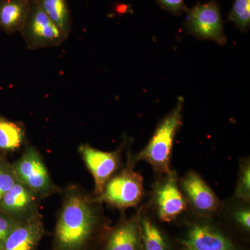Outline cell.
Returning <instances> with one entry per match:
<instances>
[{"label":"cell","mask_w":250,"mask_h":250,"mask_svg":"<svg viewBox=\"0 0 250 250\" xmlns=\"http://www.w3.org/2000/svg\"><path fill=\"white\" fill-rule=\"evenodd\" d=\"M157 1L163 9L172 13L174 16H180L188 10L184 0H157Z\"/></svg>","instance_id":"obj_22"},{"label":"cell","mask_w":250,"mask_h":250,"mask_svg":"<svg viewBox=\"0 0 250 250\" xmlns=\"http://www.w3.org/2000/svg\"><path fill=\"white\" fill-rule=\"evenodd\" d=\"M126 156L125 165L105 184L101 193L95 197L100 203L121 211L138 207L144 195L143 178L134 170L136 162L129 149Z\"/></svg>","instance_id":"obj_3"},{"label":"cell","mask_w":250,"mask_h":250,"mask_svg":"<svg viewBox=\"0 0 250 250\" xmlns=\"http://www.w3.org/2000/svg\"><path fill=\"white\" fill-rule=\"evenodd\" d=\"M145 206L130 216L121 217L108 229L98 250H142L140 219Z\"/></svg>","instance_id":"obj_12"},{"label":"cell","mask_w":250,"mask_h":250,"mask_svg":"<svg viewBox=\"0 0 250 250\" xmlns=\"http://www.w3.org/2000/svg\"><path fill=\"white\" fill-rule=\"evenodd\" d=\"M17 182L12 164L0 156V202Z\"/></svg>","instance_id":"obj_21"},{"label":"cell","mask_w":250,"mask_h":250,"mask_svg":"<svg viewBox=\"0 0 250 250\" xmlns=\"http://www.w3.org/2000/svg\"><path fill=\"white\" fill-rule=\"evenodd\" d=\"M16 224L14 220L0 210V248Z\"/></svg>","instance_id":"obj_23"},{"label":"cell","mask_w":250,"mask_h":250,"mask_svg":"<svg viewBox=\"0 0 250 250\" xmlns=\"http://www.w3.org/2000/svg\"><path fill=\"white\" fill-rule=\"evenodd\" d=\"M11 164L17 181L35 192L41 200L62 192V189L52 180L43 158L34 146L26 145L22 155Z\"/></svg>","instance_id":"obj_5"},{"label":"cell","mask_w":250,"mask_h":250,"mask_svg":"<svg viewBox=\"0 0 250 250\" xmlns=\"http://www.w3.org/2000/svg\"><path fill=\"white\" fill-rule=\"evenodd\" d=\"M32 0H0V29L8 34L21 32Z\"/></svg>","instance_id":"obj_15"},{"label":"cell","mask_w":250,"mask_h":250,"mask_svg":"<svg viewBox=\"0 0 250 250\" xmlns=\"http://www.w3.org/2000/svg\"><path fill=\"white\" fill-rule=\"evenodd\" d=\"M127 144L126 140L112 152L100 150L89 144L79 146L78 152L95 182L94 197H98L101 193L105 184L123 167V152Z\"/></svg>","instance_id":"obj_8"},{"label":"cell","mask_w":250,"mask_h":250,"mask_svg":"<svg viewBox=\"0 0 250 250\" xmlns=\"http://www.w3.org/2000/svg\"><path fill=\"white\" fill-rule=\"evenodd\" d=\"M237 204L228 209V229L242 241L247 242L250 235V203L237 200Z\"/></svg>","instance_id":"obj_17"},{"label":"cell","mask_w":250,"mask_h":250,"mask_svg":"<svg viewBox=\"0 0 250 250\" xmlns=\"http://www.w3.org/2000/svg\"><path fill=\"white\" fill-rule=\"evenodd\" d=\"M41 199L21 182H16L0 202V210L16 223L27 221L41 215Z\"/></svg>","instance_id":"obj_11"},{"label":"cell","mask_w":250,"mask_h":250,"mask_svg":"<svg viewBox=\"0 0 250 250\" xmlns=\"http://www.w3.org/2000/svg\"><path fill=\"white\" fill-rule=\"evenodd\" d=\"M54 24L67 39L72 29V18L66 0H36Z\"/></svg>","instance_id":"obj_18"},{"label":"cell","mask_w":250,"mask_h":250,"mask_svg":"<svg viewBox=\"0 0 250 250\" xmlns=\"http://www.w3.org/2000/svg\"><path fill=\"white\" fill-rule=\"evenodd\" d=\"M45 234L42 215L17 223L0 250H36Z\"/></svg>","instance_id":"obj_13"},{"label":"cell","mask_w":250,"mask_h":250,"mask_svg":"<svg viewBox=\"0 0 250 250\" xmlns=\"http://www.w3.org/2000/svg\"><path fill=\"white\" fill-rule=\"evenodd\" d=\"M140 228L142 250H179L155 219L146 213V207L140 219Z\"/></svg>","instance_id":"obj_14"},{"label":"cell","mask_w":250,"mask_h":250,"mask_svg":"<svg viewBox=\"0 0 250 250\" xmlns=\"http://www.w3.org/2000/svg\"><path fill=\"white\" fill-rule=\"evenodd\" d=\"M229 21L233 22L243 32H247L250 27V0H235L232 9L228 16Z\"/></svg>","instance_id":"obj_20"},{"label":"cell","mask_w":250,"mask_h":250,"mask_svg":"<svg viewBox=\"0 0 250 250\" xmlns=\"http://www.w3.org/2000/svg\"><path fill=\"white\" fill-rule=\"evenodd\" d=\"M179 250H192L189 249V248H187V247L181 246L180 248H179Z\"/></svg>","instance_id":"obj_24"},{"label":"cell","mask_w":250,"mask_h":250,"mask_svg":"<svg viewBox=\"0 0 250 250\" xmlns=\"http://www.w3.org/2000/svg\"><path fill=\"white\" fill-rule=\"evenodd\" d=\"M184 100L179 97L173 109L158 124L149 142L133 155L135 162L143 161L152 166L159 177L170 172L174 140L183 125Z\"/></svg>","instance_id":"obj_2"},{"label":"cell","mask_w":250,"mask_h":250,"mask_svg":"<svg viewBox=\"0 0 250 250\" xmlns=\"http://www.w3.org/2000/svg\"><path fill=\"white\" fill-rule=\"evenodd\" d=\"M179 185L197 218L213 219L222 210L223 205L220 199L195 171H188L179 179Z\"/></svg>","instance_id":"obj_9"},{"label":"cell","mask_w":250,"mask_h":250,"mask_svg":"<svg viewBox=\"0 0 250 250\" xmlns=\"http://www.w3.org/2000/svg\"><path fill=\"white\" fill-rule=\"evenodd\" d=\"M235 197L241 201L250 202V157L240 161L239 171L235 189Z\"/></svg>","instance_id":"obj_19"},{"label":"cell","mask_w":250,"mask_h":250,"mask_svg":"<svg viewBox=\"0 0 250 250\" xmlns=\"http://www.w3.org/2000/svg\"><path fill=\"white\" fill-rule=\"evenodd\" d=\"M21 33L28 48L32 50L57 47L67 39L36 0H32Z\"/></svg>","instance_id":"obj_6"},{"label":"cell","mask_w":250,"mask_h":250,"mask_svg":"<svg viewBox=\"0 0 250 250\" xmlns=\"http://www.w3.org/2000/svg\"><path fill=\"white\" fill-rule=\"evenodd\" d=\"M62 192L52 250H98L111 227L103 204L77 185Z\"/></svg>","instance_id":"obj_1"},{"label":"cell","mask_w":250,"mask_h":250,"mask_svg":"<svg viewBox=\"0 0 250 250\" xmlns=\"http://www.w3.org/2000/svg\"><path fill=\"white\" fill-rule=\"evenodd\" d=\"M27 131L22 123L0 116V152H14L25 147Z\"/></svg>","instance_id":"obj_16"},{"label":"cell","mask_w":250,"mask_h":250,"mask_svg":"<svg viewBox=\"0 0 250 250\" xmlns=\"http://www.w3.org/2000/svg\"><path fill=\"white\" fill-rule=\"evenodd\" d=\"M152 201L161 223H173L188 209V205L179 187L175 171L161 176L154 184Z\"/></svg>","instance_id":"obj_7"},{"label":"cell","mask_w":250,"mask_h":250,"mask_svg":"<svg viewBox=\"0 0 250 250\" xmlns=\"http://www.w3.org/2000/svg\"><path fill=\"white\" fill-rule=\"evenodd\" d=\"M176 242L192 250H248L243 241L214 219L197 218L188 222L184 234Z\"/></svg>","instance_id":"obj_4"},{"label":"cell","mask_w":250,"mask_h":250,"mask_svg":"<svg viewBox=\"0 0 250 250\" xmlns=\"http://www.w3.org/2000/svg\"><path fill=\"white\" fill-rule=\"evenodd\" d=\"M185 27L189 33L199 39L215 41L219 45L227 43L220 8L216 0L197 3L187 11Z\"/></svg>","instance_id":"obj_10"}]
</instances>
